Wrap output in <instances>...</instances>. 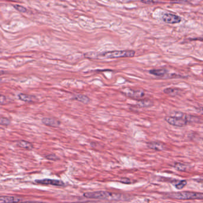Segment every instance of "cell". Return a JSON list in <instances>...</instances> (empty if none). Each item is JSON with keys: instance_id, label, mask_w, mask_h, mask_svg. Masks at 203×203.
I'll return each mask as SVG.
<instances>
[{"instance_id": "7", "label": "cell", "mask_w": 203, "mask_h": 203, "mask_svg": "<svg viewBox=\"0 0 203 203\" xmlns=\"http://www.w3.org/2000/svg\"><path fill=\"white\" fill-rule=\"evenodd\" d=\"M163 20L169 24H176L181 22V18L173 13H166L163 16Z\"/></svg>"}, {"instance_id": "6", "label": "cell", "mask_w": 203, "mask_h": 203, "mask_svg": "<svg viewBox=\"0 0 203 203\" xmlns=\"http://www.w3.org/2000/svg\"><path fill=\"white\" fill-rule=\"evenodd\" d=\"M182 118L184 119L188 124H200L203 122V119L199 117L186 114L184 113H177V115Z\"/></svg>"}, {"instance_id": "25", "label": "cell", "mask_w": 203, "mask_h": 203, "mask_svg": "<svg viewBox=\"0 0 203 203\" xmlns=\"http://www.w3.org/2000/svg\"><path fill=\"white\" fill-rule=\"evenodd\" d=\"M104 203L102 202H98V201H85V202H77V203Z\"/></svg>"}, {"instance_id": "4", "label": "cell", "mask_w": 203, "mask_h": 203, "mask_svg": "<svg viewBox=\"0 0 203 203\" xmlns=\"http://www.w3.org/2000/svg\"><path fill=\"white\" fill-rule=\"evenodd\" d=\"M165 121L171 125L177 127L186 126L188 122L184 119L178 116H168L165 118Z\"/></svg>"}, {"instance_id": "11", "label": "cell", "mask_w": 203, "mask_h": 203, "mask_svg": "<svg viewBox=\"0 0 203 203\" xmlns=\"http://www.w3.org/2000/svg\"><path fill=\"white\" fill-rule=\"evenodd\" d=\"M163 92L164 94H166L168 96L175 97V96L180 95L182 93H183L184 92L182 90H181L180 89H179V88L169 87V88H166V89H164Z\"/></svg>"}, {"instance_id": "16", "label": "cell", "mask_w": 203, "mask_h": 203, "mask_svg": "<svg viewBox=\"0 0 203 203\" xmlns=\"http://www.w3.org/2000/svg\"><path fill=\"white\" fill-rule=\"evenodd\" d=\"M73 98L77 101L82 102V103L85 105L89 104L91 101V99L87 96L82 94H76L73 96Z\"/></svg>"}, {"instance_id": "3", "label": "cell", "mask_w": 203, "mask_h": 203, "mask_svg": "<svg viewBox=\"0 0 203 203\" xmlns=\"http://www.w3.org/2000/svg\"><path fill=\"white\" fill-rule=\"evenodd\" d=\"M122 93L126 97L136 99H143L145 95V91L143 89H131L126 87L122 90Z\"/></svg>"}, {"instance_id": "18", "label": "cell", "mask_w": 203, "mask_h": 203, "mask_svg": "<svg viewBox=\"0 0 203 203\" xmlns=\"http://www.w3.org/2000/svg\"><path fill=\"white\" fill-rule=\"evenodd\" d=\"M174 166L176 169L180 171H185L187 169V166L186 165L181 163H176Z\"/></svg>"}, {"instance_id": "12", "label": "cell", "mask_w": 203, "mask_h": 203, "mask_svg": "<svg viewBox=\"0 0 203 203\" xmlns=\"http://www.w3.org/2000/svg\"><path fill=\"white\" fill-rule=\"evenodd\" d=\"M18 98L20 101L25 102L26 103H34V102H36L38 101L36 96H32V95H30V94H24V93L19 94H18Z\"/></svg>"}, {"instance_id": "17", "label": "cell", "mask_w": 203, "mask_h": 203, "mask_svg": "<svg viewBox=\"0 0 203 203\" xmlns=\"http://www.w3.org/2000/svg\"><path fill=\"white\" fill-rule=\"evenodd\" d=\"M17 146H19V147L23 148V149H25L26 150H32L34 147L32 143L26 141H24V140H19L17 141Z\"/></svg>"}, {"instance_id": "14", "label": "cell", "mask_w": 203, "mask_h": 203, "mask_svg": "<svg viewBox=\"0 0 203 203\" xmlns=\"http://www.w3.org/2000/svg\"><path fill=\"white\" fill-rule=\"evenodd\" d=\"M21 199L11 196H1L0 197V203H18Z\"/></svg>"}, {"instance_id": "10", "label": "cell", "mask_w": 203, "mask_h": 203, "mask_svg": "<svg viewBox=\"0 0 203 203\" xmlns=\"http://www.w3.org/2000/svg\"><path fill=\"white\" fill-rule=\"evenodd\" d=\"M147 147L155 151H163L166 149V145L159 141H151L147 143Z\"/></svg>"}, {"instance_id": "9", "label": "cell", "mask_w": 203, "mask_h": 203, "mask_svg": "<svg viewBox=\"0 0 203 203\" xmlns=\"http://www.w3.org/2000/svg\"><path fill=\"white\" fill-rule=\"evenodd\" d=\"M42 123L44 125L48 127L57 128L61 125V122L59 120L54 118H43L42 119Z\"/></svg>"}, {"instance_id": "22", "label": "cell", "mask_w": 203, "mask_h": 203, "mask_svg": "<svg viewBox=\"0 0 203 203\" xmlns=\"http://www.w3.org/2000/svg\"><path fill=\"white\" fill-rule=\"evenodd\" d=\"M142 2L146 4H155L156 3H158L160 2V0H141Z\"/></svg>"}, {"instance_id": "24", "label": "cell", "mask_w": 203, "mask_h": 203, "mask_svg": "<svg viewBox=\"0 0 203 203\" xmlns=\"http://www.w3.org/2000/svg\"><path fill=\"white\" fill-rule=\"evenodd\" d=\"M196 111L201 114V115H203V107H198L196 108Z\"/></svg>"}, {"instance_id": "13", "label": "cell", "mask_w": 203, "mask_h": 203, "mask_svg": "<svg viewBox=\"0 0 203 203\" xmlns=\"http://www.w3.org/2000/svg\"><path fill=\"white\" fill-rule=\"evenodd\" d=\"M154 102L150 99H141L138 100V102L136 104L135 107L138 108H150L153 106Z\"/></svg>"}, {"instance_id": "2", "label": "cell", "mask_w": 203, "mask_h": 203, "mask_svg": "<svg viewBox=\"0 0 203 203\" xmlns=\"http://www.w3.org/2000/svg\"><path fill=\"white\" fill-rule=\"evenodd\" d=\"M170 197L177 200H201L203 199V194L195 192L184 191L172 194L170 195Z\"/></svg>"}, {"instance_id": "21", "label": "cell", "mask_w": 203, "mask_h": 203, "mask_svg": "<svg viewBox=\"0 0 203 203\" xmlns=\"http://www.w3.org/2000/svg\"><path fill=\"white\" fill-rule=\"evenodd\" d=\"M13 7L20 13H26L27 12V9L22 6L15 4V5H13Z\"/></svg>"}, {"instance_id": "1", "label": "cell", "mask_w": 203, "mask_h": 203, "mask_svg": "<svg viewBox=\"0 0 203 203\" xmlns=\"http://www.w3.org/2000/svg\"><path fill=\"white\" fill-rule=\"evenodd\" d=\"M135 55V51L133 50H123L105 52L99 54L97 56L98 59H113L119 58H131Z\"/></svg>"}, {"instance_id": "8", "label": "cell", "mask_w": 203, "mask_h": 203, "mask_svg": "<svg viewBox=\"0 0 203 203\" xmlns=\"http://www.w3.org/2000/svg\"><path fill=\"white\" fill-rule=\"evenodd\" d=\"M35 182H36L38 184H39L51 185H53V186H61L64 185V184L63 181H61L60 180L51 179H44L36 180Z\"/></svg>"}, {"instance_id": "26", "label": "cell", "mask_w": 203, "mask_h": 203, "mask_svg": "<svg viewBox=\"0 0 203 203\" xmlns=\"http://www.w3.org/2000/svg\"><path fill=\"white\" fill-rule=\"evenodd\" d=\"M47 203L44 202H39V201H26V202H22V203Z\"/></svg>"}, {"instance_id": "23", "label": "cell", "mask_w": 203, "mask_h": 203, "mask_svg": "<svg viewBox=\"0 0 203 203\" xmlns=\"http://www.w3.org/2000/svg\"><path fill=\"white\" fill-rule=\"evenodd\" d=\"M45 157L48 159V160H51V161H57L59 159V158L54 154H48L47 156H45Z\"/></svg>"}, {"instance_id": "5", "label": "cell", "mask_w": 203, "mask_h": 203, "mask_svg": "<svg viewBox=\"0 0 203 203\" xmlns=\"http://www.w3.org/2000/svg\"><path fill=\"white\" fill-rule=\"evenodd\" d=\"M113 195L107 191H96L92 193H86L84 196L88 198L91 199H106L110 198Z\"/></svg>"}, {"instance_id": "19", "label": "cell", "mask_w": 203, "mask_h": 203, "mask_svg": "<svg viewBox=\"0 0 203 203\" xmlns=\"http://www.w3.org/2000/svg\"><path fill=\"white\" fill-rule=\"evenodd\" d=\"M0 124L1 125L8 126L11 124V121L7 118L1 117L0 119Z\"/></svg>"}, {"instance_id": "20", "label": "cell", "mask_w": 203, "mask_h": 203, "mask_svg": "<svg viewBox=\"0 0 203 203\" xmlns=\"http://www.w3.org/2000/svg\"><path fill=\"white\" fill-rule=\"evenodd\" d=\"M186 184H187L186 181L182 180V181H179L178 183H176L175 184V186L178 189H182L184 187L186 186Z\"/></svg>"}, {"instance_id": "15", "label": "cell", "mask_w": 203, "mask_h": 203, "mask_svg": "<svg viewBox=\"0 0 203 203\" xmlns=\"http://www.w3.org/2000/svg\"><path fill=\"white\" fill-rule=\"evenodd\" d=\"M150 74L154 76L160 77H164L166 75L168 74V70L163 68V69H152L149 71Z\"/></svg>"}]
</instances>
